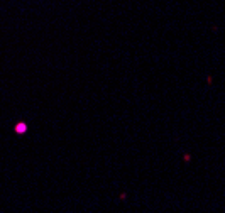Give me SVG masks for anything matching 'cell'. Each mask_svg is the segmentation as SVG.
<instances>
[{"label":"cell","mask_w":225,"mask_h":213,"mask_svg":"<svg viewBox=\"0 0 225 213\" xmlns=\"http://www.w3.org/2000/svg\"><path fill=\"white\" fill-rule=\"evenodd\" d=\"M26 130H27V125L24 124V122H19V124L15 125V132L17 134H24Z\"/></svg>","instance_id":"obj_1"}]
</instances>
